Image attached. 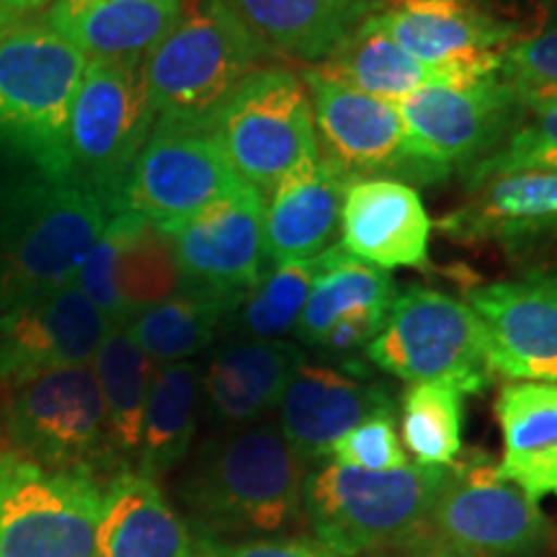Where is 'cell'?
<instances>
[{
  "label": "cell",
  "mask_w": 557,
  "mask_h": 557,
  "mask_svg": "<svg viewBox=\"0 0 557 557\" xmlns=\"http://www.w3.org/2000/svg\"><path fill=\"white\" fill-rule=\"evenodd\" d=\"M320 158L348 181L389 178L400 184H436L449 178L444 165L416 148L398 103L372 99L318 70H305Z\"/></svg>",
  "instance_id": "8fae6325"
},
{
  "label": "cell",
  "mask_w": 557,
  "mask_h": 557,
  "mask_svg": "<svg viewBox=\"0 0 557 557\" xmlns=\"http://www.w3.org/2000/svg\"><path fill=\"white\" fill-rule=\"evenodd\" d=\"M243 189L248 184L230 165L212 129L156 122L132 165L116 212L169 227Z\"/></svg>",
  "instance_id": "4fadbf2b"
},
{
  "label": "cell",
  "mask_w": 557,
  "mask_h": 557,
  "mask_svg": "<svg viewBox=\"0 0 557 557\" xmlns=\"http://www.w3.org/2000/svg\"><path fill=\"white\" fill-rule=\"evenodd\" d=\"M90 369L101 389L111 455L122 470H132L143 434L145 403L158 364L135 344L124 325H114L101 341Z\"/></svg>",
  "instance_id": "f546056e"
},
{
  "label": "cell",
  "mask_w": 557,
  "mask_h": 557,
  "mask_svg": "<svg viewBox=\"0 0 557 557\" xmlns=\"http://www.w3.org/2000/svg\"><path fill=\"white\" fill-rule=\"evenodd\" d=\"M88 58L45 18L0 34V160L70 178V116Z\"/></svg>",
  "instance_id": "3957f363"
},
{
  "label": "cell",
  "mask_w": 557,
  "mask_h": 557,
  "mask_svg": "<svg viewBox=\"0 0 557 557\" xmlns=\"http://www.w3.org/2000/svg\"><path fill=\"white\" fill-rule=\"evenodd\" d=\"M496 418L504 434L498 475L534 500L557 493V385L508 382Z\"/></svg>",
  "instance_id": "83f0119b"
},
{
  "label": "cell",
  "mask_w": 557,
  "mask_h": 557,
  "mask_svg": "<svg viewBox=\"0 0 557 557\" xmlns=\"http://www.w3.org/2000/svg\"><path fill=\"white\" fill-rule=\"evenodd\" d=\"M263 222L267 199L248 186L189 220L160 227L176 250L181 287L240 299L269 269Z\"/></svg>",
  "instance_id": "2e32d148"
},
{
  "label": "cell",
  "mask_w": 557,
  "mask_h": 557,
  "mask_svg": "<svg viewBox=\"0 0 557 557\" xmlns=\"http://www.w3.org/2000/svg\"><path fill=\"white\" fill-rule=\"evenodd\" d=\"M367 557H475V555H468L462 553V549L444 545V542L429 537V534H418V537L403 542V545L380 549V553L367 555Z\"/></svg>",
  "instance_id": "ab89813d"
},
{
  "label": "cell",
  "mask_w": 557,
  "mask_h": 557,
  "mask_svg": "<svg viewBox=\"0 0 557 557\" xmlns=\"http://www.w3.org/2000/svg\"><path fill=\"white\" fill-rule=\"evenodd\" d=\"M462 243L521 248L557 238V171H524L485 181L475 197L436 222Z\"/></svg>",
  "instance_id": "603a6c76"
},
{
  "label": "cell",
  "mask_w": 557,
  "mask_h": 557,
  "mask_svg": "<svg viewBox=\"0 0 557 557\" xmlns=\"http://www.w3.org/2000/svg\"><path fill=\"white\" fill-rule=\"evenodd\" d=\"M395 295L398 292L387 271L354 259L344 246L325 248L315 259V276L295 329L297 346L318 348L346 312L361 308L389 310Z\"/></svg>",
  "instance_id": "d6a6232c"
},
{
  "label": "cell",
  "mask_w": 557,
  "mask_h": 557,
  "mask_svg": "<svg viewBox=\"0 0 557 557\" xmlns=\"http://www.w3.org/2000/svg\"><path fill=\"white\" fill-rule=\"evenodd\" d=\"M308 472L271 418L214 431L176 483L181 517L197 540L282 537L302 519Z\"/></svg>",
  "instance_id": "6da1fadb"
},
{
  "label": "cell",
  "mask_w": 557,
  "mask_h": 557,
  "mask_svg": "<svg viewBox=\"0 0 557 557\" xmlns=\"http://www.w3.org/2000/svg\"><path fill=\"white\" fill-rule=\"evenodd\" d=\"M305 359L295 341L225 336L201 367V416L218 431L263 421Z\"/></svg>",
  "instance_id": "44dd1931"
},
{
  "label": "cell",
  "mask_w": 557,
  "mask_h": 557,
  "mask_svg": "<svg viewBox=\"0 0 557 557\" xmlns=\"http://www.w3.org/2000/svg\"><path fill=\"white\" fill-rule=\"evenodd\" d=\"M348 184L351 181L341 176L323 158L278 181L267 197L263 222L269 267L310 261L331 248L329 243L341 225Z\"/></svg>",
  "instance_id": "484cf974"
},
{
  "label": "cell",
  "mask_w": 557,
  "mask_h": 557,
  "mask_svg": "<svg viewBox=\"0 0 557 557\" xmlns=\"http://www.w3.org/2000/svg\"><path fill=\"white\" fill-rule=\"evenodd\" d=\"M227 5L271 52L310 65L329 60L377 11V0H227Z\"/></svg>",
  "instance_id": "4316f807"
},
{
  "label": "cell",
  "mask_w": 557,
  "mask_h": 557,
  "mask_svg": "<svg viewBox=\"0 0 557 557\" xmlns=\"http://www.w3.org/2000/svg\"><path fill=\"white\" fill-rule=\"evenodd\" d=\"M315 259L269 267L263 271L259 282L240 297V302L227 315L222 338L287 341L302 315L312 276H315Z\"/></svg>",
  "instance_id": "836d02e7"
},
{
  "label": "cell",
  "mask_w": 557,
  "mask_h": 557,
  "mask_svg": "<svg viewBox=\"0 0 557 557\" xmlns=\"http://www.w3.org/2000/svg\"><path fill=\"white\" fill-rule=\"evenodd\" d=\"M0 3H3L5 9L13 13H26V11L41 9V5H50L52 0H0Z\"/></svg>",
  "instance_id": "60d3db41"
},
{
  "label": "cell",
  "mask_w": 557,
  "mask_h": 557,
  "mask_svg": "<svg viewBox=\"0 0 557 557\" xmlns=\"http://www.w3.org/2000/svg\"><path fill=\"white\" fill-rule=\"evenodd\" d=\"M271 58L227 0H191L145 58L156 122L212 129L230 96Z\"/></svg>",
  "instance_id": "277c9868"
},
{
  "label": "cell",
  "mask_w": 557,
  "mask_h": 557,
  "mask_svg": "<svg viewBox=\"0 0 557 557\" xmlns=\"http://www.w3.org/2000/svg\"><path fill=\"white\" fill-rule=\"evenodd\" d=\"M410 139L444 169H465L493 156L527 116L519 90L498 73L465 88L429 83L398 103Z\"/></svg>",
  "instance_id": "9a60e30c"
},
{
  "label": "cell",
  "mask_w": 557,
  "mask_h": 557,
  "mask_svg": "<svg viewBox=\"0 0 557 557\" xmlns=\"http://www.w3.org/2000/svg\"><path fill=\"white\" fill-rule=\"evenodd\" d=\"M96 557H197V537L156 480L120 470L103 485Z\"/></svg>",
  "instance_id": "cb8c5ba5"
},
{
  "label": "cell",
  "mask_w": 557,
  "mask_h": 557,
  "mask_svg": "<svg viewBox=\"0 0 557 557\" xmlns=\"http://www.w3.org/2000/svg\"><path fill=\"white\" fill-rule=\"evenodd\" d=\"M109 218L78 181L11 165L0 176V312L75 284Z\"/></svg>",
  "instance_id": "7a4b0ae2"
},
{
  "label": "cell",
  "mask_w": 557,
  "mask_h": 557,
  "mask_svg": "<svg viewBox=\"0 0 557 557\" xmlns=\"http://www.w3.org/2000/svg\"><path fill=\"white\" fill-rule=\"evenodd\" d=\"M498 75L517 90L557 86V21L500 52Z\"/></svg>",
  "instance_id": "74e56055"
},
{
  "label": "cell",
  "mask_w": 557,
  "mask_h": 557,
  "mask_svg": "<svg viewBox=\"0 0 557 557\" xmlns=\"http://www.w3.org/2000/svg\"><path fill=\"white\" fill-rule=\"evenodd\" d=\"M329 459L367 472L400 470L410 465L395 429V413L369 416L333 444Z\"/></svg>",
  "instance_id": "8d00e7d4"
},
{
  "label": "cell",
  "mask_w": 557,
  "mask_h": 557,
  "mask_svg": "<svg viewBox=\"0 0 557 557\" xmlns=\"http://www.w3.org/2000/svg\"><path fill=\"white\" fill-rule=\"evenodd\" d=\"M344 246L354 259L389 269H418L429 263L431 220L413 186L389 178H361L348 184L341 207Z\"/></svg>",
  "instance_id": "7402d4cb"
},
{
  "label": "cell",
  "mask_w": 557,
  "mask_h": 557,
  "mask_svg": "<svg viewBox=\"0 0 557 557\" xmlns=\"http://www.w3.org/2000/svg\"><path fill=\"white\" fill-rule=\"evenodd\" d=\"M449 468L406 465L367 472L320 462L302 485V519L312 540L338 557H367L423 534Z\"/></svg>",
  "instance_id": "5b68a950"
},
{
  "label": "cell",
  "mask_w": 557,
  "mask_h": 557,
  "mask_svg": "<svg viewBox=\"0 0 557 557\" xmlns=\"http://www.w3.org/2000/svg\"><path fill=\"white\" fill-rule=\"evenodd\" d=\"M364 357L403 382H451L465 395H480L493 374L485 364V338L468 302L426 287L395 295L385 325Z\"/></svg>",
  "instance_id": "9c48e42d"
},
{
  "label": "cell",
  "mask_w": 557,
  "mask_h": 557,
  "mask_svg": "<svg viewBox=\"0 0 557 557\" xmlns=\"http://www.w3.org/2000/svg\"><path fill=\"white\" fill-rule=\"evenodd\" d=\"M201 416V364L176 361L160 364L145 403L143 434L135 472L143 478H165L186 462Z\"/></svg>",
  "instance_id": "f1b7e54d"
},
{
  "label": "cell",
  "mask_w": 557,
  "mask_h": 557,
  "mask_svg": "<svg viewBox=\"0 0 557 557\" xmlns=\"http://www.w3.org/2000/svg\"><path fill=\"white\" fill-rule=\"evenodd\" d=\"M519 127L485 160L465 171L470 189L524 171H557V101L527 109Z\"/></svg>",
  "instance_id": "d590c367"
},
{
  "label": "cell",
  "mask_w": 557,
  "mask_h": 557,
  "mask_svg": "<svg viewBox=\"0 0 557 557\" xmlns=\"http://www.w3.org/2000/svg\"><path fill=\"white\" fill-rule=\"evenodd\" d=\"M238 302L240 299L181 287L163 302L139 310L124 329L158 367L191 361L214 346Z\"/></svg>",
  "instance_id": "1f68e13d"
},
{
  "label": "cell",
  "mask_w": 557,
  "mask_h": 557,
  "mask_svg": "<svg viewBox=\"0 0 557 557\" xmlns=\"http://www.w3.org/2000/svg\"><path fill=\"white\" fill-rule=\"evenodd\" d=\"M468 305L483 329L491 374L557 385V274L475 287Z\"/></svg>",
  "instance_id": "ac0fdd59"
},
{
  "label": "cell",
  "mask_w": 557,
  "mask_h": 557,
  "mask_svg": "<svg viewBox=\"0 0 557 557\" xmlns=\"http://www.w3.org/2000/svg\"><path fill=\"white\" fill-rule=\"evenodd\" d=\"M111 329V320L78 284L3 310L0 385L11 387L50 369L90 364Z\"/></svg>",
  "instance_id": "d6986e66"
},
{
  "label": "cell",
  "mask_w": 557,
  "mask_h": 557,
  "mask_svg": "<svg viewBox=\"0 0 557 557\" xmlns=\"http://www.w3.org/2000/svg\"><path fill=\"white\" fill-rule=\"evenodd\" d=\"M3 423L13 451L50 470L122 468L109 447L107 413L90 364L60 367L5 387Z\"/></svg>",
  "instance_id": "30bf717a"
},
{
  "label": "cell",
  "mask_w": 557,
  "mask_h": 557,
  "mask_svg": "<svg viewBox=\"0 0 557 557\" xmlns=\"http://www.w3.org/2000/svg\"><path fill=\"white\" fill-rule=\"evenodd\" d=\"M235 173L263 199L289 173L315 165L320 145L305 81L287 65H261L212 124Z\"/></svg>",
  "instance_id": "8992f818"
},
{
  "label": "cell",
  "mask_w": 557,
  "mask_h": 557,
  "mask_svg": "<svg viewBox=\"0 0 557 557\" xmlns=\"http://www.w3.org/2000/svg\"><path fill=\"white\" fill-rule=\"evenodd\" d=\"M197 557H338L315 540L259 537V540H197Z\"/></svg>",
  "instance_id": "f35d334b"
},
{
  "label": "cell",
  "mask_w": 557,
  "mask_h": 557,
  "mask_svg": "<svg viewBox=\"0 0 557 557\" xmlns=\"http://www.w3.org/2000/svg\"><path fill=\"white\" fill-rule=\"evenodd\" d=\"M184 13V0H52L45 21L90 60H145Z\"/></svg>",
  "instance_id": "d4e9b609"
},
{
  "label": "cell",
  "mask_w": 557,
  "mask_h": 557,
  "mask_svg": "<svg viewBox=\"0 0 557 557\" xmlns=\"http://www.w3.org/2000/svg\"><path fill=\"white\" fill-rule=\"evenodd\" d=\"M325 78L372 96V99L400 103L416 88L436 83L434 73L410 58L403 47L389 37L377 16H367L329 60L315 67Z\"/></svg>",
  "instance_id": "4dcf8cb0"
},
{
  "label": "cell",
  "mask_w": 557,
  "mask_h": 557,
  "mask_svg": "<svg viewBox=\"0 0 557 557\" xmlns=\"http://www.w3.org/2000/svg\"><path fill=\"white\" fill-rule=\"evenodd\" d=\"M276 426L305 462H325L333 444L369 416L395 413V400L369 374L312 364L295 369L276 406Z\"/></svg>",
  "instance_id": "ffe728a7"
},
{
  "label": "cell",
  "mask_w": 557,
  "mask_h": 557,
  "mask_svg": "<svg viewBox=\"0 0 557 557\" xmlns=\"http://www.w3.org/2000/svg\"><path fill=\"white\" fill-rule=\"evenodd\" d=\"M423 534L475 557H534L547 545L549 521L491 457L472 455L451 465Z\"/></svg>",
  "instance_id": "7c38bea8"
},
{
  "label": "cell",
  "mask_w": 557,
  "mask_h": 557,
  "mask_svg": "<svg viewBox=\"0 0 557 557\" xmlns=\"http://www.w3.org/2000/svg\"><path fill=\"white\" fill-rule=\"evenodd\" d=\"M465 398L451 382H418L403 395V442L416 465L449 468L462 451Z\"/></svg>",
  "instance_id": "e575fe53"
},
{
  "label": "cell",
  "mask_w": 557,
  "mask_h": 557,
  "mask_svg": "<svg viewBox=\"0 0 557 557\" xmlns=\"http://www.w3.org/2000/svg\"><path fill=\"white\" fill-rule=\"evenodd\" d=\"M16 21H18V13L9 11L3 3H0V34H3L5 29H11V26L16 24Z\"/></svg>",
  "instance_id": "b9f144b4"
},
{
  "label": "cell",
  "mask_w": 557,
  "mask_h": 557,
  "mask_svg": "<svg viewBox=\"0 0 557 557\" xmlns=\"http://www.w3.org/2000/svg\"><path fill=\"white\" fill-rule=\"evenodd\" d=\"M103 485L94 472L0 451V557H96Z\"/></svg>",
  "instance_id": "ba28073f"
},
{
  "label": "cell",
  "mask_w": 557,
  "mask_h": 557,
  "mask_svg": "<svg viewBox=\"0 0 557 557\" xmlns=\"http://www.w3.org/2000/svg\"><path fill=\"white\" fill-rule=\"evenodd\" d=\"M75 284L111 325H127L139 310L181 289L176 250L169 235L152 222L132 212H116L83 261Z\"/></svg>",
  "instance_id": "e0dca14e"
},
{
  "label": "cell",
  "mask_w": 557,
  "mask_h": 557,
  "mask_svg": "<svg viewBox=\"0 0 557 557\" xmlns=\"http://www.w3.org/2000/svg\"><path fill=\"white\" fill-rule=\"evenodd\" d=\"M145 60H88L70 116V178L116 214L127 176L150 132Z\"/></svg>",
  "instance_id": "52a82bcc"
},
{
  "label": "cell",
  "mask_w": 557,
  "mask_h": 557,
  "mask_svg": "<svg viewBox=\"0 0 557 557\" xmlns=\"http://www.w3.org/2000/svg\"><path fill=\"white\" fill-rule=\"evenodd\" d=\"M377 16L436 86L465 88L498 73L513 29L478 0H377Z\"/></svg>",
  "instance_id": "5bb4252c"
}]
</instances>
